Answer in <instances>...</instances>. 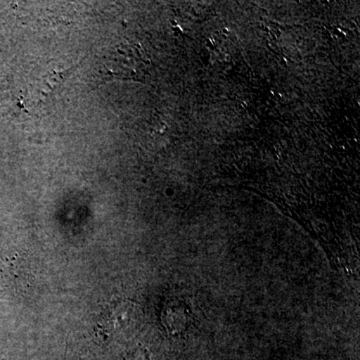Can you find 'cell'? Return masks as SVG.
<instances>
[{
  "mask_svg": "<svg viewBox=\"0 0 360 360\" xmlns=\"http://www.w3.org/2000/svg\"><path fill=\"white\" fill-rule=\"evenodd\" d=\"M71 70H72V68L65 71H53L51 75H49V78H47V84L51 87L58 86V84L65 80V78L70 75Z\"/></svg>",
  "mask_w": 360,
  "mask_h": 360,
  "instance_id": "obj_1",
  "label": "cell"
}]
</instances>
